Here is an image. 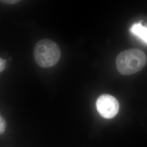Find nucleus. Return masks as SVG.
I'll use <instances>...</instances> for the list:
<instances>
[{"instance_id": "nucleus-1", "label": "nucleus", "mask_w": 147, "mask_h": 147, "mask_svg": "<svg viewBox=\"0 0 147 147\" xmlns=\"http://www.w3.org/2000/svg\"><path fill=\"white\" fill-rule=\"evenodd\" d=\"M147 62V56L143 51L137 49L125 50L116 59L117 69L123 75H130L142 70Z\"/></svg>"}, {"instance_id": "nucleus-2", "label": "nucleus", "mask_w": 147, "mask_h": 147, "mask_svg": "<svg viewBox=\"0 0 147 147\" xmlns=\"http://www.w3.org/2000/svg\"><path fill=\"white\" fill-rule=\"evenodd\" d=\"M61 52L57 44L50 39H44L36 44L34 57L37 64L42 68L55 65L61 58Z\"/></svg>"}, {"instance_id": "nucleus-3", "label": "nucleus", "mask_w": 147, "mask_h": 147, "mask_svg": "<svg viewBox=\"0 0 147 147\" xmlns=\"http://www.w3.org/2000/svg\"><path fill=\"white\" fill-rule=\"evenodd\" d=\"M96 109L101 116L110 119L117 115L119 105L116 98L109 94L101 95L96 100Z\"/></svg>"}, {"instance_id": "nucleus-4", "label": "nucleus", "mask_w": 147, "mask_h": 147, "mask_svg": "<svg viewBox=\"0 0 147 147\" xmlns=\"http://www.w3.org/2000/svg\"><path fill=\"white\" fill-rule=\"evenodd\" d=\"M131 31L133 34L141 38L147 44V28L143 26L141 23L135 24L131 27Z\"/></svg>"}, {"instance_id": "nucleus-5", "label": "nucleus", "mask_w": 147, "mask_h": 147, "mask_svg": "<svg viewBox=\"0 0 147 147\" xmlns=\"http://www.w3.org/2000/svg\"><path fill=\"white\" fill-rule=\"evenodd\" d=\"M6 125L7 124L5 118L0 114V134H2L5 132Z\"/></svg>"}, {"instance_id": "nucleus-6", "label": "nucleus", "mask_w": 147, "mask_h": 147, "mask_svg": "<svg viewBox=\"0 0 147 147\" xmlns=\"http://www.w3.org/2000/svg\"><path fill=\"white\" fill-rule=\"evenodd\" d=\"M0 2L5 3V4H8V5H14L16 4L18 2H20V1L18 0H3V1H0Z\"/></svg>"}, {"instance_id": "nucleus-7", "label": "nucleus", "mask_w": 147, "mask_h": 147, "mask_svg": "<svg viewBox=\"0 0 147 147\" xmlns=\"http://www.w3.org/2000/svg\"><path fill=\"white\" fill-rule=\"evenodd\" d=\"M5 60H3L2 58H0V73L3 71L5 67Z\"/></svg>"}]
</instances>
